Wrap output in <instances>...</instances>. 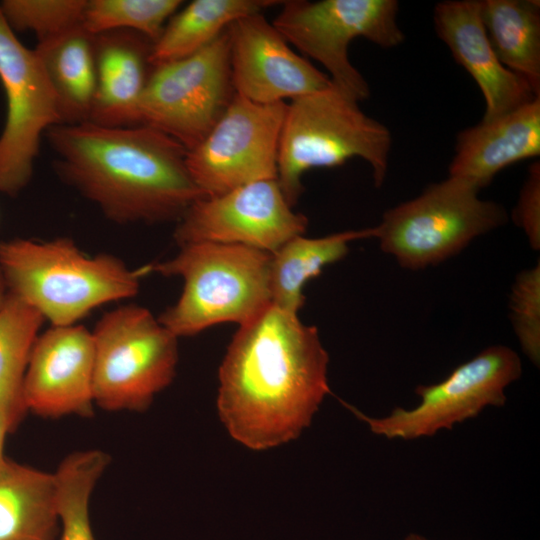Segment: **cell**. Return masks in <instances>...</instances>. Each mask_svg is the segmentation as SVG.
Masks as SVG:
<instances>
[{"label": "cell", "instance_id": "18", "mask_svg": "<svg viewBox=\"0 0 540 540\" xmlns=\"http://www.w3.org/2000/svg\"><path fill=\"white\" fill-rule=\"evenodd\" d=\"M152 41L130 30L94 35L96 93L90 122L139 126L138 109L152 70Z\"/></svg>", "mask_w": 540, "mask_h": 540}, {"label": "cell", "instance_id": "1", "mask_svg": "<svg viewBox=\"0 0 540 540\" xmlns=\"http://www.w3.org/2000/svg\"><path fill=\"white\" fill-rule=\"evenodd\" d=\"M328 364L317 328L271 304L239 326L219 367L222 425L253 451L297 439L331 393Z\"/></svg>", "mask_w": 540, "mask_h": 540}, {"label": "cell", "instance_id": "24", "mask_svg": "<svg viewBox=\"0 0 540 540\" xmlns=\"http://www.w3.org/2000/svg\"><path fill=\"white\" fill-rule=\"evenodd\" d=\"M109 462L107 453L90 449L69 454L59 464L54 474L60 540H96L90 523V499Z\"/></svg>", "mask_w": 540, "mask_h": 540}, {"label": "cell", "instance_id": "9", "mask_svg": "<svg viewBox=\"0 0 540 540\" xmlns=\"http://www.w3.org/2000/svg\"><path fill=\"white\" fill-rule=\"evenodd\" d=\"M234 95L226 29L200 51L152 67L139 103V125L163 132L188 151L214 127Z\"/></svg>", "mask_w": 540, "mask_h": 540}, {"label": "cell", "instance_id": "20", "mask_svg": "<svg viewBox=\"0 0 540 540\" xmlns=\"http://www.w3.org/2000/svg\"><path fill=\"white\" fill-rule=\"evenodd\" d=\"M34 50L55 92L60 124L89 121L96 93L94 35L80 25Z\"/></svg>", "mask_w": 540, "mask_h": 540}, {"label": "cell", "instance_id": "21", "mask_svg": "<svg viewBox=\"0 0 540 540\" xmlns=\"http://www.w3.org/2000/svg\"><path fill=\"white\" fill-rule=\"evenodd\" d=\"M375 236V229L349 230L324 237L298 235L271 254L270 293L273 305L296 313L303 307V287L322 269L341 260L349 251V243Z\"/></svg>", "mask_w": 540, "mask_h": 540}, {"label": "cell", "instance_id": "30", "mask_svg": "<svg viewBox=\"0 0 540 540\" xmlns=\"http://www.w3.org/2000/svg\"><path fill=\"white\" fill-rule=\"evenodd\" d=\"M26 411L22 394L0 401V466L5 459L3 450L6 436L17 426Z\"/></svg>", "mask_w": 540, "mask_h": 540}, {"label": "cell", "instance_id": "27", "mask_svg": "<svg viewBox=\"0 0 540 540\" xmlns=\"http://www.w3.org/2000/svg\"><path fill=\"white\" fill-rule=\"evenodd\" d=\"M86 0H4L1 12L18 31H32L38 42L82 25Z\"/></svg>", "mask_w": 540, "mask_h": 540}, {"label": "cell", "instance_id": "15", "mask_svg": "<svg viewBox=\"0 0 540 540\" xmlns=\"http://www.w3.org/2000/svg\"><path fill=\"white\" fill-rule=\"evenodd\" d=\"M92 333L78 324L52 326L37 337L22 383L27 411L45 417L93 414Z\"/></svg>", "mask_w": 540, "mask_h": 540}, {"label": "cell", "instance_id": "17", "mask_svg": "<svg viewBox=\"0 0 540 540\" xmlns=\"http://www.w3.org/2000/svg\"><path fill=\"white\" fill-rule=\"evenodd\" d=\"M540 155V98L477 125L456 136L449 176L480 190L502 169Z\"/></svg>", "mask_w": 540, "mask_h": 540}, {"label": "cell", "instance_id": "4", "mask_svg": "<svg viewBox=\"0 0 540 540\" xmlns=\"http://www.w3.org/2000/svg\"><path fill=\"white\" fill-rule=\"evenodd\" d=\"M271 254L222 243H193L173 258L149 264V273L184 281L177 302L158 320L176 337L193 336L220 324L243 325L268 308Z\"/></svg>", "mask_w": 540, "mask_h": 540}, {"label": "cell", "instance_id": "8", "mask_svg": "<svg viewBox=\"0 0 540 540\" xmlns=\"http://www.w3.org/2000/svg\"><path fill=\"white\" fill-rule=\"evenodd\" d=\"M281 5L274 27L288 43L318 61L332 84L357 102L370 96V88L349 60L350 43L363 37L392 48L405 39L395 0H290Z\"/></svg>", "mask_w": 540, "mask_h": 540}, {"label": "cell", "instance_id": "13", "mask_svg": "<svg viewBox=\"0 0 540 540\" xmlns=\"http://www.w3.org/2000/svg\"><path fill=\"white\" fill-rule=\"evenodd\" d=\"M292 208L277 179L260 180L196 200L177 221L173 237L179 247L210 242L272 254L306 231L307 217Z\"/></svg>", "mask_w": 540, "mask_h": 540}, {"label": "cell", "instance_id": "26", "mask_svg": "<svg viewBox=\"0 0 540 540\" xmlns=\"http://www.w3.org/2000/svg\"><path fill=\"white\" fill-rule=\"evenodd\" d=\"M182 3L180 0H86L82 25L93 35L130 30L154 42Z\"/></svg>", "mask_w": 540, "mask_h": 540}, {"label": "cell", "instance_id": "12", "mask_svg": "<svg viewBox=\"0 0 540 540\" xmlns=\"http://www.w3.org/2000/svg\"><path fill=\"white\" fill-rule=\"evenodd\" d=\"M0 81L7 100L0 136V193L14 196L32 177L42 134L60 124V117L39 56L18 40L1 9Z\"/></svg>", "mask_w": 540, "mask_h": 540}, {"label": "cell", "instance_id": "10", "mask_svg": "<svg viewBox=\"0 0 540 540\" xmlns=\"http://www.w3.org/2000/svg\"><path fill=\"white\" fill-rule=\"evenodd\" d=\"M522 374L518 354L504 345L481 351L456 367L443 381L419 385L415 393L421 402L413 409L396 407L381 418L365 415L341 401L371 432L388 439L412 440L433 436L441 429L451 430L456 423L478 416L488 406L506 403L505 389Z\"/></svg>", "mask_w": 540, "mask_h": 540}, {"label": "cell", "instance_id": "25", "mask_svg": "<svg viewBox=\"0 0 540 540\" xmlns=\"http://www.w3.org/2000/svg\"><path fill=\"white\" fill-rule=\"evenodd\" d=\"M42 315L7 292L0 307V401L22 394V383Z\"/></svg>", "mask_w": 540, "mask_h": 540}, {"label": "cell", "instance_id": "14", "mask_svg": "<svg viewBox=\"0 0 540 540\" xmlns=\"http://www.w3.org/2000/svg\"><path fill=\"white\" fill-rule=\"evenodd\" d=\"M227 33L232 85L247 100L285 102L332 85L327 74L291 49L262 12L237 19Z\"/></svg>", "mask_w": 540, "mask_h": 540}, {"label": "cell", "instance_id": "6", "mask_svg": "<svg viewBox=\"0 0 540 540\" xmlns=\"http://www.w3.org/2000/svg\"><path fill=\"white\" fill-rule=\"evenodd\" d=\"M92 333L94 403L106 411L148 409L176 375L178 337L145 307L107 313Z\"/></svg>", "mask_w": 540, "mask_h": 540}, {"label": "cell", "instance_id": "31", "mask_svg": "<svg viewBox=\"0 0 540 540\" xmlns=\"http://www.w3.org/2000/svg\"><path fill=\"white\" fill-rule=\"evenodd\" d=\"M6 284L0 270V307L5 299L7 292H5Z\"/></svg>", "mask_w": 540, "mask_h": 540}, {"label": "cell", "instance_id": "16", "mask_svg": "<svg viewBox=\"0 0 540 540\" xmlns=\"http://www.w3.org/2000/svg\"><path fill=\"white\" fill-rule=\"evenodd\" d=\"M433 22L438 37L482 92L486 104L482 120H491L539 98L498 59L481 20L480 1L439 2Z\"/></svg>", "mask_w": 540, "mask_h": 540}, {"label": "cell", "instance_id": "32", "mask_svg": "<svg viewBox=\"0 0 540 540\" xmlns=\"http://www.w3.org/2000/svg\"><path fill=\"white\" fill-rule=\"evenodd\" d=\"M404 540H429L419 534H415V533H410L408 534Z\"/></svg>", "mask_w": 540, "mask_h": 540}, {"label": "cell", "instance_id": "3", "mask_svg": "<svg viewBox=\"0 0 540 540\" xmlns=\"http://www.w3.org/2000/svg\"><path fill=\"white\" fill-rule=\"evenodd\" d=\"M0 270L8 292L52 326L77 324L104 304L134 297L148 265L132 270L108 253L89 256L67 237L0 242Z\"/></svg>", "mask_w": 540, "mask_h": 540}, {"label": "cell", "instance_id": "19", "mask_svg": "<svg viewBox=\"0 0 540 540\" xmlns=\"http://www.w3.org/2000/svg\"><path fill=\"white\" fill-rule=\"evenodd\" d=\"M59 533L55 474L5 457L0 466V540H56Z\"/></svg>", "mask_w": 540, "mask_h": 540}, {"label": "cell", "instance_id": "2", "mask_svg": "<svg viewBox=\"0 0 540 540\" xmlns=\"http://www.w3.org/2000/svg\"><path fill=\"white\" fill-rule=\"evenodd\" d=\"M59 178L117 224L178 221L205 197L186 164L187 149L149 126L90 121L46 132Z\"/></svg>", "mask_w": 540, "mask_h": 540}, {"label": "cell", "instance_id": "28", "mask_svg": "<svg viewBox=\"0 0 540 540\" xmlns=\"http://www.w3.org/2000/svg\"><path fill=\"white\" fill-rule=\"evenodd\" d=\"M514 331L524 354L540 361V266L522 271L515 279L510 298Z\"/></svg>", "mask_w": 540, "mask_h": 540}, {"label": "cell", "instance_id": "5", "mask_svg": "<svg viewBox=\"0 0 540 540\" xmlns=\"http://www.w3.org/2000/svg\"><path fill=\"white\" fill-rule=\"evenodd\" d=\"M391 146L390 130L332 84L287 104L277 182L293 207L302 194L307 170L339 166L358 157L371 166L374 184L380 187L386 179Z\"/></svg>", "mask_w": 540, "mask_h": 540}, {"label": "cell", "instance_id": "11", "mask_svg": "<svg viewBox=\"0 0 540 540\" xmlns=\"http://www.w3.org/2000/svg\"><path fill=\"white\" fill-rule=\"evenodd\" d=\"M286 108V102L259 104L234 95L209 133L187 151L188 171L204 196L277 179Z\"/></svg>", "mask_w": 540, "mask_h": 540}, {"label": "cell", "instance_id": "29", "mask_svg": "<svg viewBox=\"0 0 540 540\" xmlns=\"http://www.w3.org/2000/svg\"><path fill=\"white\" fill-rule=\"evenodd\" d=\"M513 219L526 234L533 249L540 247V162L528 169L527 178L520 190Z\"/></svg>", "mask_w": 540, "mask_h": 540}, {"label": "cell", "instance_id": "22", "mask_svg": "<svg viewBox=\"0 0 540 540\" xmlns=\"http://www.w3.org/2000/svg\"><path fill=\"white\" fill-rule=\"evenodd\" d=\"M480 16L500 62L540 98V2L484 0Z\"/></svg>", "mask_w": 540, "mask_h": 540}, {"label": "cell", "instance_id": "23", "mask_svg": "<svg viewBox=\"0 0 540 540\" xmlns=\"http://www.w3.org/2000/svg\"><path fill=\"white\" fill-rule=\"evenodd\" d=\"M269 0H195L177 11L152 43V66L190 56L218 38L234 21L277 5Z\"/></svg>", "mask_w": 540, "mask_h": 540}, {"label": "cell", "instance_id": "7", "mask_svg": "<svg viewBox=\"0 0 540 540\" xmlns=\"http://www.w3.org/2000/svg\"><path fill=\"white\" fill-rule=\"evenodd\" d=\"M479 191L464 179L448 176L384 212L374 238L404 268L438 264L507 222L505 209L479 198Z\"/></svg>", "mask_w": 540, "mask_h": 540}]
</instances>
